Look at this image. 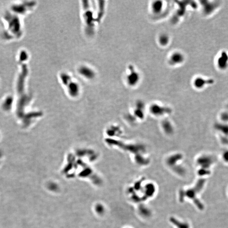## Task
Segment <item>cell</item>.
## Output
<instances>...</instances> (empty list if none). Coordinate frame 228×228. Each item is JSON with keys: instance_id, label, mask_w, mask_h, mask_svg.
Returning a JSON list of instances; mask_svg holds the SVG:
<instances>
[{"instance_id": "6da1fadb", "label": "cell", "mask_w": 228, "mask_h": 228, "mask_svg": "<svg viewBox=\"0 0 228 228\" xmlns=\"http://www.w3.org/2000/svg\"><path fill=\"white\" fill-rule=\"evenodd\" d=\"M83 18L86 31L88 33H92L94 31L96 19L94 17L91 4L88 1H83Z\"/></svg>"}, {"instance_id": "3957f363", "label": "cell", "mask_w": 228, "mask_h": 228, "mask_svg": "<svg viewBox=\"0 0 228 228\" xmlns=\"http://www.w3.org/2000/svg\"><path fill=\"white\" fill-rule=\"evenodd\" d=\"M96 210L99 214H102L104 213V208L103 206L101 204H98L96 207Z\"/></svg>"}, {"instance_id": "7a4b0ae2", "label": "cell", "mask_w": 228, "mask_h": 228, "mask_svg": "<svg viewBox=\"0 0 228 228\" xmlns=\"http://www.w3.org/2000/svg\"><path fill=\"white\" fill-rule=\"evenodd\" d=\"M60 80L67 88L69 95L72 97L78 96L80 93V87L77 82L67 73H62L60 74Z\"/></svg>"}]
</instances>
